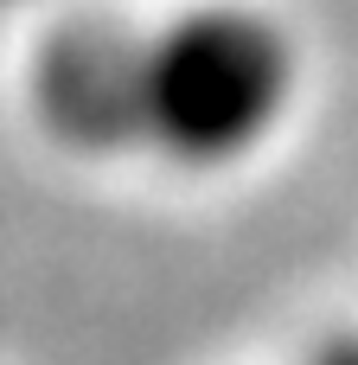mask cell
Masks as SVG:
<instances>
[{
  "label": "cell",
  "mask_w": 358,
  "mask_h": 365,
  "mask_svg": "<svg viewBox=\"0 0 358 365\" xmlns=\"http://www.w3.org/2000/svg\"><path fill=\"white\" fill-rule=\"evenodd\" d=\"M301 58L275 13L205 0L147 32V148L179 167L256 154L295 109Z\"/></svg>",
  "instance_id": "cell-1"
},
{
  "label": "cell",
  "mask_w": 358,
  "mask_h": 365,
  "mask_svg": "<svg viewBox=\"0 0 358 365\" xmlns=\"http://www.w3.org/2000/svg\"><path fill=\"white\" fill-rule=\"evenodd\" d=\"M32 109L77 154L147 148V32L122 19H70L32 58Z\"/></svg>",
  "instance_id": "cell-2"
}]
</instances>
